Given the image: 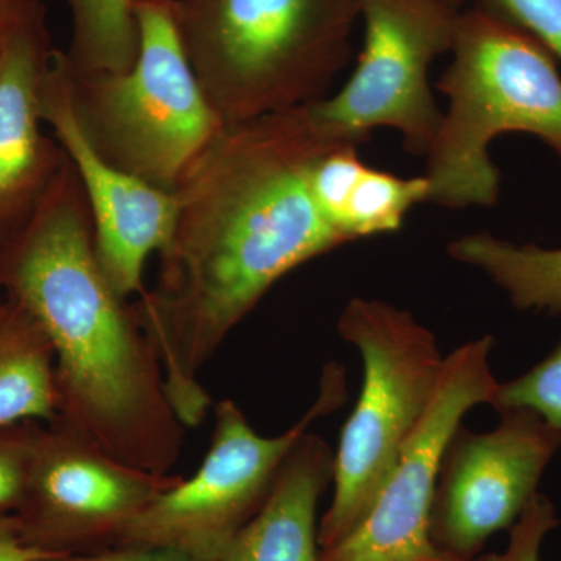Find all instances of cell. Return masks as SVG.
<instances>
[{
  "instance_id": "ac0fdd59",
  "label": "cell",
  "mask_w": 561,
  "mask_h": 561,
  "mask_svg": "<svg viewBox=\"0 0 561 561\" xmlns=\"http://www.w3.org/2000/svg\"><path fill=\"white\" fill-rule=\"evenodd\" d=\"M430 195L424 175L402 179L365 164L351 187L339 228L348 243L400 231L408 214L430 203Z\"/></svg>"
},
{
  "instance_id": "30bf717a",
  "label": "cell",
  "mask_w": 561,
  "mask_h": 561,
  "mask_svg": "<svg viewBox=\"0 0 561 561\" xmlns=\"http://www.w3.org/2000/svg\"><path fill=\"white\" fill-rule=\"evenodd\" d=\"M493 335L445 357L440 383L420 426L378 497L342 540L320 549L319 561H451L431 537L432 504L446 445L476 405L491 404L500 382L491 370Z\"/></svg>"
},
{
  "instance_id": "cb8c5ba5",
  "label": "cell",
  "mask_w": 561,
  "mask_h": 561,
  "mask_svg": "<svg viewBox=\"0 0 561 561\" xmlns=\"http://www.w3.org/2000/svg\"><path fill=\"white\" fill-rule=\"evenodd\" d=\"M50 553L36 551L22 540L16 516H0V561H49Z\"/></svg>"
},
{
  "instance_id": "7a4b0ae2",
  "label": "cell",
  "mask_w": 561,
  "mask_h": 561,
  "mask_svg": "<svg viewBox=\"0 0 561 561\" xmlns=\"http://www.w3.org/2000/svg\"><path fill=\"white\" fill-rule=\"evenodd\" d=\"M0 284L54 346L58 419L114 459L171 474L186 427L133 306L99 264L90 206L69 158L31 224L0 254Z\"/></svg>"
},
{
  "instance_id": "6da1fadb",
  "label": "cell",
  "mask_w": 561,
  "mask_h": 561,
  "mask_svg": "<svg viewBox=\"0 0 561 561\" xmlns=\"http://www.w3.org/2000/svg\"><path fill=\"white\" fill-rule=\"evenodd\" d=\"M346 142L301 106L221 128L181 176L157 283L131 306L184 426L206 419L201 373L228 334L283 276L346 245L309 187L313 161Z\"/></svg>"
},
{
  "instance_id": "9a60e30c",
  "label": "cell",
  "mask_w": 561,
  "mask_h": 561,
  "mask_svg": "<svg viewBox=\"0 0 561 561\" xmlns=\"http://www.w3.org/2000/svg\"><path fill=\"white\" fill-rule=\"evenodd\" d=\"M58 415L54 346L21 305H0V427L20 421L50 423Z\"/></svg>"
},
{
  "instance_id": "d6986e66",
  "label": "cell",
  "mask_w": 561,
  "mask_h": 561,
  "mask_svg": "<svg viewBox=\"0 0 561 561\" xmlns=\"http://www.w3.org/2000/svg\"><path fill=\"white\" fill-rule=\"evenodd\" d=\"M494 411L524 409L545 421L561 446V339L551 353L518 378L500 382Z\"/></svg>"
},
{
  "instance_id": "277c9868",
  "label": "cell",
  "mask_w": 561,
  "mask_h": 561,
  "mask_svg": "<svg viewBox=\"0 0 561 561\" xmlns=\"http://www.w3.org/2000/svg\"><path fill=\"white\" fill-rule=\"evenodd\" d=\"M451 55L437 83L448 110L426 153L430 203L489 208L501 192L497 136H537L561 162V77L537 41L478 5L460 11Z\"/></svg>"
},
{
  "instance_id": "83f0119b",
  "label": "cell",
  "mask_w": 561,
  "mask_h": 561,
  "mask_svg": "<svg viewBox=\"0 0 561 561\" xmlns=\"http://www.w3.org/2000/svg\"><path fill=\"white\" fill-rule=\"evenodd\" d=\"M136 2H138V0H136Z\"/></svg>"
},
{
  "instance_id": "8fae6325",
  "label": "cell",
  "mask_w": 561,
  "mask_h": 561,
  "mask_svg": "<svg viewBox=\"0 0 561 561\" xmlns=\"http://www.w3.org/2000/svg\"><path fill=\"white\" fill-rule=\"evenodd\" d=\"M496 412L494 430L474 432L460 424L443 453L431 537L451 561L478 560L491 537L515 526L561 449L534 412Z\"/></svg>"
},
{
  "instance_id": "484cf974",
  "label": "cell",
  "mask_w": 561,
  "mask_h": 561,
  "mask_svg": "<svg viewBox=\"0 0 561 561\" xmlns=\"http://www.w3.org/2000/svg\"><path fill=\"white\" fill-rule=\"evenodd\" d=\"M443 2L449 3V5L456 7V9L461 10V5H463L467 0H443Z\"/></svg>"
},
{
  "instance_id": "603a6c76",
  "label": "cell",
  "mask_w": 561,
  "mask_h": 561,
  "mask_svg": "<svg viewBox=\"0 0 561 561\" xmlns=\"http://www.w3.org/2000/svg\"><path fill=\"white\" fill-rule=\"evenodd\" d=\"M49 561H195L187 553L169 546L124 545L88 553L55 557Z\"/></svg>"
},
{
  "instance_id": "4fadbf2b",
  "label": "cell",
  "mask_w": 561,
  "mask_h": 561,
  "mask_svg": "<svg viewBox=\"0 0 561 561\" xmlns=\"http://www.w3.org/2000/svg\"><path fill=\"white\" fill-rule=\"evenodd\" d=\"M54 51L46 11L0 33V254L31 224L68 161L39 114Z\"/></svg>"
},
{
  "instance_id": "3957f363",
  "label": "cell",
  "mask_w": 561,
  "mask_h": 561,
  "mask_svg": "<svg viewBox=\"0 0 561 561\" xmlns=\"http://www.w3.org/2000/svg\"><path fill=\"white\" fill-rule=\"evenodd\" d=\"M184 50L224 127L328 98L357 0H173Z\"/></svg>"
},
{
  "instance_id": "2e32d148",
  "label": "cell",
  "mask_w": 561,
  "mask_h": 561,
  "mask_svg": "<svg viewBox=\"0 0 561 561\" xmlns=\"http://www.w3.org/2000/svg\"><path fill=\"white\" fill-rule=\"evenodd\" d=\"M448 253L489 276L519 311L561 313V249L519 245L474 232L449 243Z\"/></svg>"
},
{
  "instance_id": "44dd1931",
  "label": "cell",
  "mask_w": 561,
  "mask_h": 561,
  "mask_svg": "<svg viewBox=\"0 0 561 561\" xmlns=\"http://www.w3.org/2000/svg\"><path fill=\"white\" fill-rule=\"evenodd\" d=\"M474 5L519 28L561 61V0H476Z\"/></svg>"
},
{
  "instance_id": "5bb4252c",
  "label": "cell",
  "mask_w": 561,
  "mask_h": 561,
  "mask_svg": "<svg viewBox=\"0 0 561 561\" xmlns=\"http://www.w3.org/2000/svg\"><path fill=\"white\" fill-rule=\"evenodd\" d=\"M334 478V451L305 432L280 465L261 511L219 561H319L317 507Z\"/></svg>"
},
{
  "instance_id": "7402d4cb",
  "label": "cell",
  "mask_w": 561,
  "mask_h": 561,
  "mask_svg": "<svg viewBox=\"0 0 561 561\" xmlns=\"http://www.w3.org/2000/svg\"><path fill=\"white\" fill-rule=\"evenodd\" d=\"M559 526L556 507L546 494L538 493L522 518L508 530L507 546L501 552L478 557L476 561H541L546 538Z\"/></svg>"
},
{
  "instance_id": "7c38bea8",
  "label": "cell",
  "mask_w": 561,
  "mask_h": 561,
  "mask_svg": "<svg viewBox=\"0 0 561 561\" xmlns=\"http://www.w3.org/2000/svg\"><path fill=\"white\" fill-rule=\"evenodd\" d=\"M39 114L79 176L103 273L124 300L142 294L144 265L171 238L175 194L121 171L92 149L73 113L58 49L41 81Z\"/></svg>"
},
{
  "instance_id": "ffe728a7",
  "label": "cell",
  "mask_w": 561,
  "mask_h": 561,
  "mask_svg": "<svg viewBox=\"0 0 561 561\" xmlns=\"http://www.w3.org/2000/svg\"><path fill=\"white\" fill-rule=\"evenodd\" d=\"M44 424L27 420L0 427V516L20 508Z\"/></svg>"
},
{
  "instance_id": "52a82bcc",
  "label": "cell",
  "mask_w": 561,
  "mask_h": 561,
  "mask_svg": "<svg viewBox=\"0 0 561 561\" xmlns=\"http://www.w3.org/2000/svg\"><path fill=\"white\" fill-rule=\"evenodd\" d=\"M345 400L343 368L330 364L312 408L276 437L257 434L234 401L217 402L216 426L202 467L150 502L122 531L116 546H169L195 561H219L261 511L295 442Z\"/></svg>"
},
{
  "instance_id": "d4e9b609",
  "label": "cell",
  "mask_w": 561,
  "mask_h": 561,
  "mask_svg": "<svg viewBox=\"0 0 561 561\" xmlns=\"http://www.w3.org/2000/svg\"><path fill=\"white\" fill-rule=\"evenodd\" d=\"M43 0H0V33L44 13Z\"/></svg>"
},
{
  "instance_id": "5b68a950",
  "label": "cell",
  "mask_w": 561,
  "mask_h": 561,
  "mask_svg": "<svg viewBox=\"0 0 561 561\" xmlns=\"http://www.w3.org/2000/svg\"><path fill=\"white\" fill-rule=\"evenodd\" d=\"M136 21L138 58L127 72L72 73L62 58L70 103L103 160L173 192L224 124L184 50L173 0H138Z\"/></svg>"
},
{
  "instance_id": "ba28073f",
  "label": "cell",
  "mask_w": 561,
  "mask_h": 561,
  "mask_svg": "<svg viewBox=\"0 0 561 561\" xmlns=\"http://www.w3.org/2000/svg\"><path fill=\"white\" fill-rule=\"evenodd\" d=\"M364 47L341 91L308 105L339 138L364 144L391 128L412 154L426 157L443 117L430 83L435 58L451 54L460 9L443 0H357Z\"/></svg>"
},
{
  "instance_id": "8992f818",
  "label": "cell",
  "mask_w": 561,
  "mask_h": 561,
  "mask_svg": "<svg viewBox=\"0 0 561 561\" xmlns=\"http://www.w3.org/2000/svg\"><path fill=\"white\" fill-rule=\"evenodd\" d=\"M337 330L359 351L364 381L334 453V496L319 526L320 549L342 540L370 511L431 408L445 367L437 337L390 302L353 298Z\"/></svg>"
},
{
  "instance_id": "9c48e42d",
  "label": "cell",
  "mask_w": 561,
  "mask_h": 561,
  "mask_svg": "<svg viewBox=\"0 0 561 561\" xmlns=\"http://www.w3.org/2000/svg\"><path fill=\"white\" fill-rule=\"evenodd\" d=\"M183 481L114 459L61 419L44 424L16 516L25 545L50 556L113 548L150 502Z\"/></svg>"
},
{
  "instance_id": "e0dca14e",
  "label": "cell",
  "mask_w": 561,
  "mask_h": 561,
  "mask_svg": "<svg viewBox=\"0 0 561 561\" xmlns=\"http://www.w3.org/2000/svg\"><path fill=\"white\" fill-rule=\"evenodd\" d=\"M70 14V41L62 50L72 73L127 72L138 58L136 0H61Z\"/></svg>"
},
{
  "instance_id": "4316f807",
  "label": "cell",
  "mask_w": 561,
  "mask_h": 561,
  "mask_svg": "<svg viewBox=\"0 0 561 561\" xmlns=\"http://www.w3.org/2000/svg\"><path fill=\"white\" fill-rule=\"evenodd\" d=\"M3 300V291H2V284H0V305H2Z\"/></svg>"
}]
</instances>
